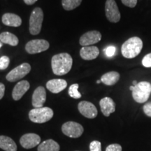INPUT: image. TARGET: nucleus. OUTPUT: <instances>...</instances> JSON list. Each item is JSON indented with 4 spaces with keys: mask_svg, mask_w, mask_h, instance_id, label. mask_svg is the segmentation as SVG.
Returning <instances> with one entry per match:
<instances>
[{
    "mask_svg": "<svg viewBox=\"0 0 151 151\" xmlns=\"http://www.w3.org/2000/svg\"><path fill=\"white\" fill-rule=\"evenodd\" d=\"M101 35L99 31L92 30V31L88 32L83 35L80 38L79 43L83 46H90L91 45L95 44L101 41Z\"/></svg>",
    "mask_w": 151,
    "mask_h": 151,
    "instance_id": "obj_11",
    "label": "nucleus"
},
{
    "mask_svg": "<svg viewBox=\"0 0 151 151\" xmlns=\"http://www.w3.org/2000/svg\"><path fill=\"white\" fill-rule=\"evenodd\" d=\"M143 112L147 116L151 118V102H148L143 106Z\"/></svg>",
    "mask_w": 151,
    "mask_h": 151,
    "instance_id": "obj_31",
    "label": "nucleus"
},
{
    "mask_svg": "<svg viewBox=\"0 0 151 151\" xmlns=\"http://www.w3.org/2000/svg\"><path fill=\"white\" fill-rule=\"evenodd\" d=\"M142 65L145 67H151V52L144 56L142 60Z\"/></svg>",
    "mask_w": 151,
    "mask_h": 151,
    "instance_id": "obj_27",
    "label": "nucleus"
},
{
    "mask_svg": "<svg viewBox=\"0 0 151 151\" xmlns=\"http://www.w3.org/2000/svg\"><path fill=\"white\" fill-rule=\"evenodd\" d=\"M104 51H105L106 55L109 57V58H111V57H113L115 55V53H116V48L115 46H110L107 47V48L105 49Z\"/></svg>",
    "mask_w": 151,
    "mask_h": 151,
    "instance_id": "obj_28",
    "label": "nucleus"
},
{
    "mask_svg": "<svg viewBox=\"0 0 151 151\" xmlns=\"http://www.w3.org/2000/svg\"><path fill=\"white\" fill-rule=\"evenodd\" d=\"M143 48V41L139 37L129 38L122 45L121 52L123 57L128 59L135 58Z\"/></svg>",
    "mask_w": 151,
    "mask_h": 151,
    "instance_id": "obj_2",
    "label": "nucleus"
},
{
    "mask_svg": "<svg viewBox=\"0 0 151 151\" xmlns=\"http://www.w3.org/2000/svg\"><path fill=\"white\" fill-rule=\"evenodd\" d=\"M62 131L64 134L71 138H78L83 133V126L78 122L69 121L62 124Z\"/></svg>",
    "mask_w": 151,
    "mask_h": 151,
    "instance_id": "obj_7",
    "label": "nucleus"
},
{
    "mask_svg": "<svg viewBox=\"0 0 151 151\" xmlns=\"http://www.w3.org/2000/svg\"><path fill=\"white\" fill-rule=\"evenodd\" d=\"M53 111L48 107L35 108L29 112V118L35 123H44L53 117Z\"/></svg>",
    "mask_w": 151,
    "mask_h": 151,
    "instance_id": "obj_4",
    "label": "nucleus"
},
{
    "mask_svg": "<svg viewBox=\"0 0 151 151\" xmlns=\"http://www.w3.org/2000/svg\"><path fill=\"white\" fill-rule=\"evenodd\" d=\"M78 109L81 114L89 119L95 118L97 116V109L93 104L87 101H82L78 104Z\"/></svg>",
    "mask_w": 151,
    "mask_h": 151,
    "instance_id": "obj_10",
    "label": "nucleus"
},
{
    "mask_svg": "<svg viewBox=\"0 0 151 151\" xmlns=\"http://www.w3.org/2000/svg\"><path fill=\"white\" fill-rule=\"evenodd\" d=\"M5 92V86L1 83H0V100L2 99L4 95Z\"/></svg>",
    "mask_w": 151,
    "mask_h": 151,
    "instance_id": "obj_32",
    "label": "nucleus"
},
{
    "mask_svg": "<svg viewBox=\"0 0 151 151\" xmlns=\"http://www.w3.org/2000/svg\"><path fill=\"white\" fill-rule=\"evenodd\" d=\"M99 54V50L97 46H83L80 50V55L85 60L96 59Z\"/></svg>",
    "mask_w": 151,
    "mask_h": 151,
    "instance_id": "obj_17",
    "label": "nucleus"
},
{
    "mask_svg": "<svg viewBox=\"0 0 151 151\" xmlns=\"http://www.w3.org/2000/svg\"><path fill=\"white\" fill-rule=\"evenodd\" d=\"M20 145L24 148H33L41 143V137L37 134L29 133L25 134L20 139Z\"/></svg>",
    "mask_w": 151,
    "mask_h": 151,
    "instance_id": "obj_12",
    "label": "nucleus"
},
{
    "mask_svg": "<svg viewBox=\"0 0 151 151\" xmlns=\"http://www.w3.org/2000/svg\"><path fill=\"white\" fill-rule=\"evenodd\" d=\"M106 151H122V147L118 143H113L107 146Z\"/></svg>",
    "mask_w": 151,
    "mask_h": 151,
    "instance_id": "obj_29",
    "label": "nucleus"
},
{
    "mask_svg": "<svg viewBox=\"0 0 151 151\" xmlns=\"http://www.w3.org/2000/svg\"><path fill=\"white\" fill-rule=\"evenodd\" d=\"M138 0H121L122 3L126 6L129 8H134L137 4Z\"/></svg>",
    "mask_w": 151,
    "mask_h": 151,
    "instance_id": "obj_30",
    "label": "nucleus"
},
{
    "mask_svg": "<svg viewBox=\"0 0 151 151\" xmlns=\"http://www.w3.org/2000/svg\"><path fill=\"white\" fill-rule=\"evenodd\" d=\"M73 59L67 52L57 54L52 58L51 67L52 72L55 75L63 76L67 74L71 69Z\"/></svg>",
    "mask_w": 151,
    "mask_h": 151,
    "instance_id": "obj_1",
    "label": "nucleus"
},
{
    "mask_svg": "<svg viewBox=\"0 0 151 151\" xmlns=\"http://www.w3.org/2000/svg\"><path fill=\"white\" fill-rule=\"evenodd\" d=\"M132 97L136 102L143 104L147 101L151 93V84L147 81H141L134 86Z\"/></svg>",
    "mask_w": 151,
    "mask_h": 151,
    "instance_id": "obj_3",
    "label": "nucleus"
},
{
    "mask_svg": "<svg viewBox=\"0 0 151 151\" xmlns=\"http://www.w3.org/2000/svg\"><path fill=\"white\" fill-rule=\"evenodd\" d=\"M105 14L109 22L116 23L120 21V12L115 0H106L105 4Z\"/></svg>",
    "mask_w": 151,
    "mask_h": 151,
    "instance_id": "obj_8",
    "label": "nucleus"
},
{
    "mask_svg": "<svg viewBox=\"0 0 151 151\" xmlns=\"http://www.w3.org/2000/svg\"><path fill=\"white\" fill-rule=\"evenodd\" d=\"M0 148L5 151H17V146L12 139L6 136H0Z\"/></svg>",
    "mask_w": 151,
    "mask_h": 151,
    "instance_id": "obj_20",
    "label": "nucleus"
},
{
    "mask_svg": "<svg viewBox=\"0 0 151 151\" xmlns=\"http://www.w3.org/2000/svg\"><path fill=\"white\" fill-rule=\"evenodd\" d=\"M46 100V92L45 88L42 86L38 87L34 91L32 95V106L35 108L43 107Z\"/></svg>",
    "mask_w": 151,
    "mask_h": 151,
    "instance_id": "obj_13",
    "label": "nucleus"
},
{
    "mask_svg": "<svg viewBox=\"0 0 151 151\" xmlns=\"http://www.w3.org/2000/svg\"><path fill=\"white\" fill-rule=\"evenodd\" d=\"M50 47L48 41L44 39H34L27 43L25 50L29 54H37L46 51Z\"/></svg>",
    "mask_w": 151,
    "mask_h": 151,
    "instance_id": "obj_9",
    "label": "nucleus"
},
{
    "mask_svg": "<svg viewBox=\"0 0 151 151\" xmlns=\"http://www.w3.org/2000/svg\"><path fill=\"white\" fill-rule=\"evenodd\" d=\"M10 63V59L8 56L4 55L0 58V70H5Z\"/></svg>",
    "mask_w": 151,
    "mask_h": 151,
    "instance_id": "obj_25",
    "label": "nucleus"
},
{
    "mask_svg": "<svg viewBox=\"0 0 151 151\" xmlns=\"http://www.w3.org/2000/svg\"><path fill=\"white\" fill-rule=\"evenodd\" d=\"M101 81H99V80H98V81H97V83H101Z\"/></svg>",
    "mask_w": 151,
    "mask_h": 151,
    "instance_id": "obj_37",
    "label": "nucleus"
},
{
    "mask_svg": "<svg viewBox=\"0 0 151 151\" xmlns=\"http://www.w3.org/2000/svg\"><path fill=\"white\" fill-rule=\"evenodd\" d=\"M133 89H134V86H131L129 87V90H131V91H132V90H133Z\"/></svg>",
    "mask_w": 151,
    "mask_h": 151,
    "instance_id": "obj_35",
    "label": "nucleus"
},
{
    "mask_svg": "<svg viewBox=\"0 0 151 151\" xmlns=\"http://www.w3.org/2000/svg\"><path fill=\"white\" fill-rule=\"evenodd\" d=\"M23 1L27 5H32L37 2L38 0H23Z\"/></svg>",
    "mask_w": 151,
    "mask_h": 151,
    "instance_id": "obj_33",
    "label": "nucleus"
},
{
    "mask_svg": "<svg viewBox=\"0 0 151 151\" xmlns=\"http://www.w3.org/2000/svg\"><path fill=\"white\" fill-rule=\"evenodd\" d=\"M78 84L74 83L69 87V94L71 97L73 99H80L81 97V94L78 92Z\"/></svg>",
    "mask_w": 151,
    "mask_h": 151,
    "instance_id": "obj_24",
    "label": "nucleus"
},
{
    "mask_svg": "<svg viewBox=\"0 0 151 151\" xmlns=\"http://www.w3.org/2000/svg\"><path fill=\"white\" fill-rule=\"evenodd\" d=\"M30 85L27 81H21L15 86L12 92V97L15 101H18L22 97L27 90L29 89Z\"/></svg>",
    "mask_w": 151,
    "mask_h": 151,
    "instance_id": "obj_14",
    "label": "nucleus"
},
{
    "mask_svg": "<svg viewBox=\"0 0 151 151\" xmlns=\"http://www.w3.org/2000/svg\"><path fill=\"white\" fill-rule=\"evenodd\" d=\"M0 41L11 46H16L19 43L18 38L9 32H4L0 34Z\"/></svg>",
    "mask_w": 151,
    "mask_h": 151,
    "instance_id": "obj_21",
    "label": "nucleus"
},
{
    "mask_svg": "<svg viewBox=\"0 0 151 151\" xmlns=\"http://www.w3.org/2000/svg\"><path fill=\"white\" fill-rule=\"evenodd\" d=\"M120 75L117 71H110L104 74L101 78V81L106 86H113L118 82Z\"/></svg>",
    "mask_w": 151,
    "mask_h": 151,
    "instance_id": "obj_19",
    "label": "nucleus"
},
{
    "mask_svg": "<svg viewBox=\"0 0 151 151\" xmlns=\"http://www.w3.org/2000/svg\"><path fill=\"white\" fill-rule=\"evenodd\" d=\"M67 83L64 79H52L46 83V88L52 93L58 94L67 88Z\"/></svg>",
    "mask_w": 151,
    "mask_h": 151,
    "instance_id": "obj_15",
    "label": "nucleus"
},
{
    "mask_svg": "<svg viewBox=\"0 0 151 151\" xmlns=\"http://www.w3.org/2000/svg\"><path fill=\"white\" fill-rule=\"evenodd\" d=\"M82 0H62V5L66 11H71L81 5Z\"/></svg>",
    "mask_w": 151,
    "mask_h": 151,
    "instance_id": "obj_23",
    "label": "nucleus"
},
{
    "mask_svg": "<svg viewBox=\"0 0 151 151\" xmlns=\"http://www.w3.org/2000/svg\"><path fill=\"white\" fill-rule=\"evenodd\" d=\"M43 20V10L39 7L35 8L32 12L29 18V32L32 35L40 33Z\"/></svg>",
    "mask_w": 151,
    "mask_h": 151,
    "instance_id": "obj_5",
    "label": "nucleus"
},
{
    "mask_svg": "<svg viewBox=\"0 0 151 151\" xmlns=\"http://www.w3.org/2000/svg\"><path fill=\"white\" fill-rule=\"evenodd\" d=\"M31 71V66L28 63H22L20 65L12 69L6 76L9 82H16L24 78Z\"/></svg>",
    "mask_w": 151,
    "mask_h": 151,
    "instance_id": "obj_6",
    "label": "nucleus"
},
{
    "mask_svg": "<svg viewBox=\"0 0 151 151\" xmlns=\"http://www.w3.org/2000/svg\"><path fill=\"white\" fill-rule=\"evenodd\" d=\"M90 151H101V143L99 141H93L90 144Z\"/></svg>",
    "mask_w": 151,
    "mask_h": 151,
    "instance_id": "obj_26",
    "label": "nucleus"
},
{
    "mask_svg": "<svg viewBox=\"0 0 151 151\" xmlns=\"http://www.w3.org/2000/svg\"><path fill=\"white\" fill-rule=\"evenodd\" d=\"M60 145L52 139L44 141L38 146V151H60Z\"/></svg>",
    "mask_w": 151,
    "mask_h": 151,
    "instance_id": "obj_22",
    "label": "nucleus"
},
{
    "mask_svg": "<svg viewBox=\"0 0 151 151\" xmlns=\"http://www.w3.org/2000/svg\"><path fill=\"white\" fill-rule=\"evenodd\" d=\"M2 45H3V43H2V42H1V41H0V48H1V47H2Z\"/></svg>",
    "mask_w": 151,
    "mask_h": 151,
    "instance_id": "obj_36",
    "label": "nucleus"
},
{
    "mask_svg": "<svg viewBox=\"0 0 151 151\" xmlns=\"http://www.w3.org/2000/svg\"><path fill=\"white\" fill-rule=\"evenodd\" d=\"M99 105L101 112L106 117H109L116 111V104L110 97H104L101 99L99 101Z\"/></svg>",
    "mask_w": 151,
    "mask_h": 151,
    "instance_id": "obj_16",
    "label": "nucleus"
},
{
    "mask_svg": "<svg viewBox=\"0 0 151 151\" xmlns=\"http://www.w3.org/2000/svg\"><path fill=\"white\" fill-rule=\"evenodd\" d=\"M2 22L4 24L9 27H18L21 25L22 19L18 15L11 13H6L3 15Z\"/></svg>",
    "mask_w": 151,
    "mask_h": 151,
    "instance_id": "obj_18",
    "label": "nucleus"
},
{
    "mask_svg": "<svg viewBox=\"0 0 151 151\" xmlns=\"http://www.w3.org/2000/svg\"><path fill=\"white\" fill-rule=\"evenodd\" d=\"M132 83H133V86H137V85L138 84V83H137V81H134L133 82H132Z\"/></svg>",
    "mask_w": 151,
    "mask_h": 151,
    "instance_id": "obj_34",
    "label": "nucleus"
}]
</instances>
